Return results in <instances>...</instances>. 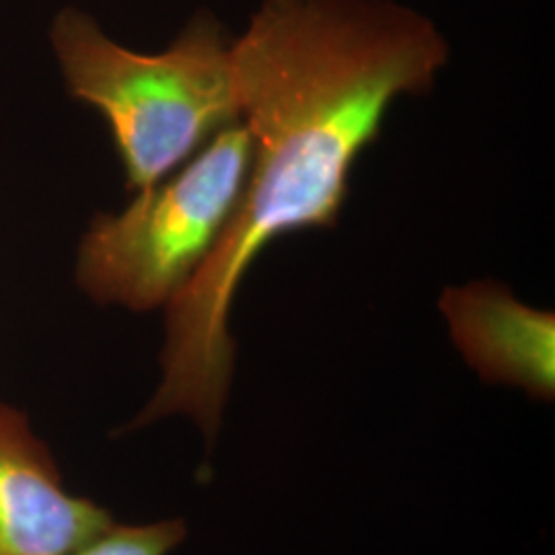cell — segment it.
I'll return each mask as SVG.
<instances>
[{"instance_id":"obj_1","label":"cell","mask_w":555,"mask_h":555,"mask_svg":"<svg viewBox=\"0 0 555 555\" xmlns=\"http://www.w3.org/2000/svg\"><path fill=\"white\" fill-rule=\"evenodd\" d=\"M231 56L249 171L212 254L165 307L163 377L124 433L188 416L208 444L217 440L241 280L274 238L336 227L389 105L428 93L449 46L433 21L391 0H263Z\"/></svg>"},{"instance_id":"obj_2","label":"cell","mask_w":555,"mask_h":555,"mask_svg":"<svg viewBox=\"0 0 555 555\" xmlns=\"http://www.w3.org/2000/svg\"><path fill=\"white\" fill-rule=\"evenodd\" d=\"M68 93L107 119L130 190L144 192L241 121L233 41L199 11L160 54H140L103 34L79 9L50 29Z\"/></svg>"},{"instance_id":"obj_3","label":"cell","mask_w":555,"mask_h":555,"mask_svg":"<svg viewBox=\"0 0 555 555\" xmlns=\"http://www.w3.org/2000/svg\"><path fill=\"white\" fill-rule=\"evenodd\" d=\"M227 126L185 169L100 215L82 237L77 280L100 305L153 311L196 274L237 208L251 163L245 126Z\"/></svg>"},{"instance_id":"obj_4","label":"cell","mask_w":555,"mask_h":555,"mask_svg":"<svg viewBox=\"0 0 555 555\" xmlns=\"http://www.w3.org/2000/svg\"><path fill=\"white\" fill-rule=\"evenodd\" d=\"M116 520L70 494L50 449L17 408L0 401V555H66Z\"/></svg>"},{"instance_id":"obj_5","label":"cell","mask_w":555,"mask_h":555,"mask_svg":"<svg viewBox=\"0 0 555 555\" xmlns=\"http://www.w3.org/2000/svg\"><path fill=\"white\" fill-rule=\"evenodd\" d=\"M438 307L456 350L481 380L554 401V311L520 302L496 280L449 286Z\"/></svg>"},{"instance_id":"obj_6","label":"cell","mask_w":555,"mask_h":555,"mask_svg":"<svg viewBox=\"0 0 555 555\" xmlns=\"http://www.w3.org/2000/svg\"><path fill=\"white\" fill-rule=\"evenodd\" d=\"M188 537L181 518L144 525H118L66 555H171Z\"/></svg>"}]
</instances>
